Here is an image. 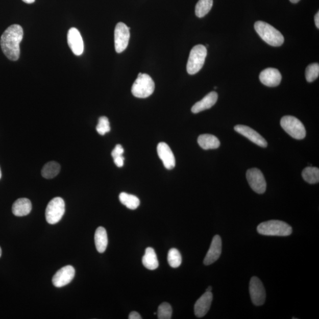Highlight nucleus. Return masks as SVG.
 I'll use <instances>...</instances> for the list:
<instances>
[{
	"label": "nucleus",
	"mask_w": 319,
	"mask_h": 319,
	"mask_svg": "<svg viewBox=\"0 0 319 319\" xmlns=\"http://www.w3.org/2000/svg\"><path fill=\"white\" fill-rule=\"evenodd\" d=\"M23 37V30L18 24L11 25L3 33L0 44L2 50L7 58L16 61L20 58V43Z\"/></svg>",
	"instance_id": "1"
},
{
	"label": "nucleus",
	"mask_w": 319,
	"mask_h": 319,
	"mask_svg": "<svg viewBox=\"0 0 319 319\" xmlns=\"http://www.w3.org/2000/svg\"><path fill=\"white\" fill-rule=\"evenodd\" d=\"M255 31L270 46L279 47L284 42V36L278 30L267 22L258 21L254 24Z\"/></svg>",
	"instance_id": "2"
},
{
	"label": "nucleus",
	"mask_w": 319,
	"mask_h": 319,
	"mask_svg": "<svg viewBox=\"0 0 319 319\" xmlns=\"http://www.w3.org/2000/svg\"><path fill=\"white\" fill-rule=\"evenodd\" d=\"M259 234L266 236H286L292 234V228L283 221L271 220L258 225Z\"/></svg>",
	"instance_id": "3"
},
{
	"label": "nucleus",
	"mask_w": 319,
	"mask_h": 319,
	"mask_svg": "<svg viewBox=\"0 0 319 319\" xmlns=\"http://www.w3.org/2000/svg\"><path fill=\"white\" fill-rule=\"evenodd\" d=\"M155 84L152 78L146 73H140L131 88V92L139 99H145L152 95Z\"/></svg>",
	"instance_id": "4"
},
{
	"label": "nucleus",
	"mask_w": 319,
	"mask_h": 319,
	"mask_svg": "<svg viewBox=\"0 0 319 319\" xmlns=\"http://www.w3.org/2000/svg\"><path fill=\"white\" fill-rule=\"evenodd\" d=\"M207 56V50L204 45L198 44L191 50L187 64V72L190 75L197 73L204 66Z\"/></svg>",
	"instance_id": "5"
},
{
	"label": "nucleus",
	"mask_w": 319,
	"mask_h": 319,
	"mask_svg": "<svg viewBox=\"0 0 319 319\" xmlns=\"http://www.w3.org/2000/svg\"><path fill=\"white\" fill-rule=\"evenodd\" d=\"M280 125L287 134L296 140H302L306 136L305 126L293 116H284L281 119Z\"/></svg>",
	"instance_id": "6"
},
{
	"label": "nucleus",
	"mask_w": 319,
	"mask_h": 319,
	"mask_svg": "<svg viewBox=\"0 0 319 319\" xmlns=\"http://www.w3.org/2000/svg\"><path fill=\"white\" fill-rule=\"evenodd\" d=\"M65 212V204L62 198L56 197L48 203L45 212L47 222L51 225L57 224Z\"/></svg>",
	"instance_id": "7"
},
{
	"label": "nucleus",
	"mask_w": 319,
	"mask_h": 319,
	"mask_svg": "<svg viewBox=\"0 0 319 319\" xmlns=\"http://www.w3.org/2000/svg\"><path fill=\"white\" fill-rule=\"evenodd\" d=\"M130 28L122 22L116 25L114 32V42L116 52L120 54L125 51L129 44Z\"/></svg>",
	"instance_id": "8"
},
{
	"label": "nucleus",
	"mask_w": 319,
	"mask_h": 319,
	"mask_svg": "<svg viewBox=\"0 0 319 319\" xmlns=\"http://www.w3.org/2000/svg\"><path fill=\"white\" fill-rule=\"evenodd\" d=\"M247 179L251 189L258 194L265 193L266 183L263 174L257 168H250L247 172Z\"/></svg>",
	"instance_id": "9"
},
{
	"label": "nucleus",
	"mask_w": 319,
	"mask_h": 319,
	"mask_svg": "<svg viewBox=\"0 0 319 319\" xmlns=\"http://www.w3.org/2000/svg\"><path fill=\"white\" fill-rule=\"evenodd\" d=\"M250 294L254 305L260 306L264 305L266 293L261 281L257 277L251 278L250 283Z\"/></svg>",
	"instance_id": "10"
},
{
	"label": "nucleus",
	"mask_w": 319,
	"mask_h": 319,
	"mask_svg": "<svg viewBox=\"0 0 319 319\" xmlns=\"http://www.w3.org/2000/svg\"><path fill=\"white\" fill-rule=\"evenodd\" d=\"M75 275V269L72 266L67 265L58 270L52 279V283L56 287L66 286L72 281Z\"/></svg>",
	"instance_id": "11"
},
{
	"label": "nucleus",
	"mask_w": 319,
	"mask_h": 319,
	"mask_svg": "<svg viewBox=\"0 0 319 319\" xmlns=\"http://www.w3.org/2000/svg\"><path fill=\"white\" fill-rule=\"evenodd\" d=\"M67 43L74 55L81 56L84 53V41L77 29L72 28L69 30L67 33Z\"/></svg>",
	"instance_id": "12"
},
{
	"label": "nucleus",
	"mask_w": 319,
	"mask_h": 319,
	"mask_svg": "<svg viewBox=\"0 0 319 319\" xmlns=\"http://www.w3.org/2000/svg\"><path fill=\"white\" fill-rule=\"evenodd\" d=\"M234 130L236 132L242 135L255 144L261 148L267 147V142L260 134L249 126L237 125L235 126Z\"/></svg>",
	"instance_id": "13"
},
{
	"label": "nucleus",
	"mask_w": 319,
	"mask_h": 319,
	"mask_svg": "<svg viewBox=\"0 0 319 319\" xmlns=\"http://www.w3.org/2000/svg\"><path fill=\"white\" fill-rule=\"evenodd\" d=\"M222 253V239L219 235L214 236L212 241L204 259V263L209 265L215 262L220 256Z\"/></svg>",
	"instance_id": "14"
},
{
	"label": "nucleus",
	"mask_w": 319,
	"mask_h": 319,
	"mask_svg": "<svg viewBox=\"0 0 319 319\" xmlns=\"http://www.w3.org/2000/svg\"><path fill=\"white\" fill-rule=\"evenodd\" d=\"M157 153L164 166L168 170H171L175 167L176 160L171 149L165 142H161L157 145Z\"/></svg>",
	"instance_id": "15"
},
{
	"label": "nucleus",
	"mask_w": 319,
	"mask_h": 319,
	"mask_svg": "<svg viewBox=\"0 0 319 319\" xmlns=\"http://www.w3.org/2000/svg\"><path fill=\"white\" fill-rule=\"evenodd\" d=\"M281 79L282 77L279 70L272 67L262 70L260 75L261 83L269 87H276L279 85Z\"/></svg>",
	"instance_id": "16"
},
{
	"label": "nucleus",
	"mask_w": 319,
	"mask_h": 319,
	"mask_svg": "<svg viewBox=\"0 0 319 319\" xmlns=\"http://www.w3.org/2000/svg\"><path fill=\"white\" fill-rule=\"evenodd\" d=\"M213 300L212 292L206 291L199 299L194 306V314L196 316L201 318L204 317L208 312Z\"/></svg>",
	"instance_id": "17"
},
{
	"label": "nucleus",
	"mask_w": 319,
	"mask_h": 319,
	"mask_svg": "<svg viewBox=\"0 0 319 319\" xmlns=\"http://www.w3.org/2000/svg\"><path fill=\"white\" fill-rule=\"evenodd\" d=\"M217 97L218 95L216 92H210L204 99L194 105L191 108V112L194 114H198L201 111L208 110L216 104Z\"/></svg>",
	"instance_id": "18"
},
{
	"label": "nucleus",
	"mask_w": 319,
	"mask_h": 319,
	"mask_svg": "<svg viewBox=\"0 0 319 319\" xmlns=\"http://www.w3.org/2000/svg\"><path fill=\"white\" fill-rule=\"evenodd\" d=\"M32 209L31 201L27 198H20L14 203L12 212L15 216H24L31 213Z\"/></svg>",
	"instance_id": "19"
},
{
	"label": "nucleus",
	"mask_w": 319,
	"mask_h": 319,
	"mask_svg": "<svg viewBox=\"0 0 319 319\" xmlns=\"http://www.w3.org/2000/svg\"><path fill=\"white\" fill-rule=\"evenodd\" d=\"M198 142L200 147L204 150L216 149L219 148L220 141L213 135L202 134L198 137Z\"/></svg>",
	"instance_id": "20"
},
{
	"label": "nucleus",
	"mask_w": 319,
	"mask_h": 319,
	"mask_svg": "<svg viewBox=\"0 0 319 319\" xmlns=\"http://www.w3.org/2000/svg\"><path fill=\"white\" fill-rule=\"evenodd\" d=\"M108 236L106 229L100 227L96 229L95 234V243L96 249L100 253L106 251L108 246Z\"/></svg>",
	"instance_id": "21"
},
{
	"label": "nucleus",
	"mask_w": 319,
	"mask_h": 319,
	"mask_svg": "<svg viewBox=\"0 0 319 319\" xmlns=\"http://www.w3.org/2000/svg\"><path fill=\"white\" fill-rule=\"evenodd\" d=\"M142 262L145 267L149 269L154 270L158 268L159 261L155 250L151 247H148L145 250Z\"/></svg>",
	"instance_id": "22"
},
{
	"label": "nucleus",
	"mask_w": 319,
	"mask_h": 319,
	"mask_svg": "<svg viewBox=\"0 0 319 319\" xmlns=\"http://www.w3.org/2000/svg\"><path fill=\"white\" fill-rule=\"evenodd\" d=\"M119 199L122 204L131 210L136 209L140 204V201L137 197L125 192L120 193Z\"/></svg>",
	"instance_id": "23"
},
{
	"label": "nucleus",
	"mask_w": 319,
	"mask_h": 319,
	"mask_svg": "<svg viewBox=\"0 0 319 319\" xmlns=\"http://www.w3.org/2000/svg\"><path fill=\"white\" fill-rule=\"evenodd\" d=\"M61 170V166L55 161H51L44 165L42 168L43 177L47 179L56 177Z\"/></svg>",
	"instance_id": "24"
},
{
	"label": "nucleus",
	"mask_w": 319,
	"mask_h": 319,
	"mask_svg": "<svg viewBox=\"0 0 319 319\" xmlns=\"http://www.w3.org/2000/svg\"><path fill=\"white\" fill-rule=\"evenodd\" d=\"M302 177L309 184H316L319 182V169L317 167H307L302 171Z\"/></svg>",
	"instance_id": "25"
},
{
	"label": "nucleus",
	"mask_w": 319,
	"mask_h": 319,
	"mask_svg": "<svg viewBox=\"0 0 319 319\" xmlns=\"http://www.w3.org/2000/svg\"><path fill=\"white\" fill-rule=\"evenodd\" d=\"M213 0H200L195 7V14L200 18L204 17L211 11Z\"/></svg>",
	"instance_id": "26"
},
{
	"label": "nucleus",
	"mask_w": 319,
	"mask_h": 319,
	"mask_svg": "<svg viewBox=\"0 0 319 319\" xmlns=\"http://www.w3.org/2000/svg\"><path fill=\"white\" fill-rule=\"evenodd\" d=\"M167 260L172 268H178L182 264V256L178 250L171 249L168 251Z\"/></svg>",
	"instance_id": "27"
},
{
	"label": "nucleus",
	"mask_w": 319,
	"mask_h": 319,
	"mask_svg": "<svg viewBox=\"0 0 319 319\" xmlns=\"http://www.w3.org/2000/svg\"><path fill=\"white\" fill-rule=\"evenodd\" d=\"M319 75V65L317 63L310 64L306 70V78L307 82H312L316 80Z\"/></svg>",
	"instance_id": "28"
},
{
	"label": "nucleus",
	"mask_w": 319,
	"mask_h": 319,
	"mask_svg": "<svg viewBox=\"0 0 319 319\" xmlns=\"http://www.w3.org/2000/svg\"><path fill=\"white\" fill-rule=\"evenodd\" d=\"M172 308L169 304L164 302L159 306L157 311V316L159 319H170L172 316Z\"/></svg>",
	"instance_id": "29"
},
{
	"label": "nucleus",
	"mask_w": 319,
	"mask_h": 319,
	"mask_svg": "<svg viewBox=\"0 0 319 319\" xmlns=\"http://www.w3.org/2000/svg\"><path fill=\"white\" fill-rule=\"evenodd\" d=\"M97 132L101 136H104L106 133L110 132L111 127L110 122L106 117H101L99 120V124L96 127Z\"/></svg>",
	"instance_id": "30"
},
{
	"label": "nucleus",
	"mask_w": 319,
	"mask_h": 319,
	"mask_svg": "<svg viewBox=\"0 0 319 319\" xmlns=\"http://www.w3.org/2000/svg\"><path fill=\"white\" fill-rule=\"evenodd\" d=\"M124 152H125V150H124L122 145L118 144L116 145L114 149L112 150L111 153L112 157L114 159L116 158V157L121 156L123 155Z\"/></svg>",
	"instance_id": "31"
},
{
	"label": "nucleus",
	"mask_w": 319,
	"mask_h": 319,
	"mask_svg": "<svg viewBox=\"0 0 319 319\" xmlns=\"http://www.w3.org/2000/svg\"><path fill=\"white\" fill-rule=\"evenodd\" d=\"M125 157L123 156L116 157L114 159V163L118 167H121L124 166V162H125Z\"/></svg>",
	"instance_id": "32"
},
{
	"label": "nucleus",
	"mask_w": 319,
	"mask_h": 319,
	"mask_svg": "<svg viewBox=\"0 0 319 319\" xmlns=\"http://www.w3.org/2000/svg\"><path fill=\"white\" fill-rule=\"evenodd\" d=\"M129 318V319H141L142 317L140 316V314L136 312V311H132V312L130 313Z\"/></svg>",
	"instance_id": "33"
},
{
	"label": "nucleus",
	"mask_w": 319,
	"mask_h": 319,
	"mask_svg": "<svg viewBox=\"0 0 319 319\" xmlns=\"http://www.w3.org/2000/svg\"><path fill=\"white\" fill-rule=\"evenodd\" d=\"M315 24H316L317 29H319V13L317 12L314 17Z\"/></svg>",
	"instance_id": "34"
},
{
	"label": "nucleus",
	"mask_w": 319,
	"mask_h": 319,
	"mask_svg": "<svg viewBox=\"0 0 319 319\" xmlns=\"http://www.w3.org/2000/svg\"><path fill=\"white\" fill-rule=\"evenodd\" d=\"M22 1L27 4H32L35 2V0H22Z\"/></svg>",
	"instance_id": "35"
},
{
	"label": "nucleus",
	"mask_w": 319,
	"mask_h": 319,
	"mask_svg": "<svg viewBox=\"0 0 319 319\" xmlns=\"http://www.w3.org/2000/svg\"><path fill=\"white\" fill-rule=\"evenodd\" d=\"M212 287L211 286H209L207 289H206V291L212 292Z\"/></svg>",
	"instance_id": "36"
},
{
	"label": "nucleus",
	"mask_w": 319,
	"mask_h": 319,
	"mask_svg": "<svg viewBox=\"0 0 319 319\" xmlns=\"http://www.w3.org/2000/svg\"><path fill=\"white\" fill-rule=\"evenodd\" d=\"M290 1L292 3H297L300 1V0H290Z\"/></svg>",
	"instance_id": "37"
},
{
	"label": "nucleus",
	"mask_w": 319,
	"mask_h": 319,
	"mask_svg": "<svg viewBox=\"0 0 319 319\" xmlns=\"http://www.w3.org/2000/svg\"><path fill=\"white\" fill-rule=\"evenodd\" d=\"M2 251L1 247H0V257H1L2 256Z\"/></svg>",
	"instance_id": "38"
},
{
	"label": "nucleus",
	"mask_w": 319,
	"mask_h": 319,
	"mask_svg": "<svg viewBox=\"0 0 319 319\" xmlns=\"http://www.w3.org/2000/svg\"><path fill=\"white\" fill-rule=\"evenodd\" d=\"M2 174L1 168H0V179L2 178Z\"/></svg>",
	"instance_id": "39"
}]
</instances>
